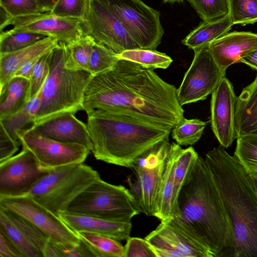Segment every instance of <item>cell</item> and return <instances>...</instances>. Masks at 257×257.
Masks as SVG:
<instances>
[{
    "instance_id": "7bdbcfd3",
    "label": "cell",
    "mask_w": 257,
    "mask_h": 257,
    "mask_svg": "<svg viewBox=\"0 0 257 257\" xmlns=\"http://www.w3.org/2000/svg\"><path fill=\"white\" fill-rule=\"evenodd\" d=\"M53 242L57 257H94L88 246L81 239L78 244Z\"/></svg>"
},
{
    "instance_id": "f546056e",
    "label": "cell",
    "mask_w": 257,
    "mask_h": 257,
    "mask_svg": "<svg viewBox=\"0 0 257 257\" xmlns=\"http://www.w3.org/2000/svg\"><path fill=\"white\" fill-rule=\"evenodd\" d=\"M234 157L247 174L257 175V134H247L236 138Z\"/></svg>"
},
{
    "instance_id": "ffe728a7",
    "label": "cell",
    "mask_w": 257,
    "mask_h": 257,
    "mask_svg": "<svg viewBox=\"0 0 257 257\" xmlns=\"http://www.w3.org/2000/svg\"><path fill=\"white\" fill-rule=\"evenodd\" d=\"M32 126L43 136L60 142L79 144L91 151L92 144L87 124L77 119L74 113H63Z\"/></svg>"
},
{
    "instance_id": "d590c367",
    "label": "cell",
    "mask_w": 257,
    "mask_h": 257,
    "mask_svg": "<svg viewBox=\"0 0 257 257\" xmlns=\"http://www.w3.org/2000/svg\"><path fill=\"white\" fill-rule=\"evenodd\" d=\"M6 210L28 240L40 252L42 257H44L45 251L50 240L49 237L25 218L12 211Z\"/></svg>"
},
{
    "instance_id": "74e56055",
    "label": "cell",
    "mask_w": 257,
    "mask_h": 257,
    "mask_svg": "<svg viewBox=\"0 0 257 257\" xmlns=\"http://www.w3.org/2000/svg\"><path fill=\"white\" fill-rule=\"evenodd\" d=\"M203 21H209L228 14L227 0H188Z\"/></svg>"
},
{
    "instance_id": "b9f144b4",
    "label": "cell",
    "mask_w": 257,
    "mask_h": 257,
    "mask_svg": "<svg viewBox=\"0 0 257 257\" xmlns=\"http://www.w3.org/2000/svg\"><path fill=\"white\" fill-rule=\"evenodd\" d=\"M124 257H157L146 240L140 237H129L124 246Z\"/></svg>"
},
{
    "instance_id": "3957f363",
    "label": "cell",
    "mask_w": 257,
    "mask_h": 257,
    "mask_svg": "<svg viewBox=\"0 0 257 257\" xmlns=\"http://www.w3.org/2000/svg\"><path fill=\"white\" fill-rule=\"evenodd\" d=\"M230 223L229 257H257V193L249 175L221 146L204 159Z\"/></svg>"
},
{
    "instance_id": "e0dca14e",
    "label": "cell",
    "mask_w": 257,
    "mask_h": 257,
    "mask_svg": "<svg viewBox=\"0 0 257 257\" xmlns=\"http://www.w3.org/2000/svg\"><path fill=\"white\" fill-rule=\"evenodd\" d=\"M211 94V128L220 146L227 148L236 139L235 114L237 97L231 83L225 77Z\"/></svg>"
},
{
    "instance_id": "6da1fadb",
    "label": "cell",
    "mask_w": 257,
    "mask_h": 257,
    "mask_svg": "<svg viewBox=\"0 0 257 257\" xmlns=\"http://www.w3.org/2000/svg\"><path fill=\"white\" fill-rule=\"evenodd\" d=\"M177 90L153 69L119 59L112 68L92 76L83 110L125 113L173 128L184 117Z\"/></svg>"
},
{
    "instance_id": "9c48e42d",
    "label": "cell",
    "mask_w": 257,
    "mask_h": 257,
    "mask_svg": "<svg viewBox=\"0 0 257 257\" xmlns=\"http://www.w3.org/2000/svg\"><path fill=\"white\" fill-rule=\"evenodd\" d=\"M120 22L141 48L156 50L164 29L159 11L142 0H100Z\"/></svg>"
},
{
    "instance_id": "83f0119b",
    "label": "cell",
    "mask_w": 257,
    "mask_h": 257,
    "mask_svg": "<svg viewBox=\"0 0 257 257\" xmlns=\"http://www.w3.org/2000/svg\"><path fill=\"white\" fill-rule=\"evenodd\" d=\"M119 59H123L138 64L149 69H166L173 60L164 53L156 50L135 48L125 50L117 54Z\"/></svg>"
},
{
    "instance_id": "ba28073f",
    "label": "cell",
    "mask_w": 257,
    "mask_h": 257,
    "mask_svg": "<svg viewBox=\"0 0 257 257\" xmlns=\"http://www.w3.org/2000/svg\"><path fill=\"white\" fill-rule=\"evenodd\" d=\"M171 144L166 139L143 154L130 168L134 178L127 182L142 213L154 216Z\"/></svg>"
},
{
    "instance_id": "4dcf8cb0",
    "label": "cell",
    "mask_w": 257,
    "mask_h": 257,
    "mask_svg": "<svg viewBox=\"0 0 257 257\" xmlns=\"http://www.w3.org/2000/svg\"><path fill=\"white\" fill-rule=\"evenodd\" d=\"M198 157V154L192 147L186 149H182L180 147L177 152L174 172V211L182 187L192 166Z\"/></svg>"
},
{
    "instance_id": "cb8c5ba5",
    "label": "cell",
    "mask_w": 257,
    "mask_h": 257,
    "mask_svg": "<svg viewBox=\"0 0 257 257\" xmlns=\"http://www.w3.org/2000/svg\"><path fill=\"white\" fill-rule=\"evenodd\" d=\"M30 80L14 77L1 87L0 119L17 112L30 99Z\"/></svg>"
},
{
    "instance_id": "681fc988",
    "label": "cell",
    "mask_w": 257,
    "mask_h": 257,
    "mask_svg": "<svg viewBox=\"0 0 257 257\" xmlns=\"http://www.w3.org/2000/svg\"><path fill=\"white\" fill-rule=\"evenodd\" d=\"M13 17L2 7L0 6V32L9 25L11 19Z\"/></svg>"
},
{
    "instance_id": "9a60e30c",
    "label": "cell",
    "mask_w": 257,
    "mask_h": 257,
    "mask_svg": "<svg viewBox=\"0 0 257 257\" xmlns=\"http://www.w3.org/2000/svg\"><path fill=\"white\" fill-rule=\"evenodd\" d=\"M81 20L60 17L50 13H39L12 18L9 26H12V29L15 30L41 34L70 45L85 36Z\"/></svg>"
},
{
    "instance_id": "603a6c76",
    "label": "cell",
    "mask_w": 257,
    "mask_h": 257,
    "mask_svg": "<svg viewBox=\"0 0 257 257\" xmlns=\"http://www.w3.org/2000/svg\"><path fill=\"white\" fill-rule=\"evenodd\" d=\"M180 147L177 143H171L167 160L154 215L161 222L169 220L173 215L174 172L177 153Z\"/></svg>"
},
{
    "instance_id": "7a4b0ae2",
    "label": "cell",
    "mask_w": 257,
    "mask_h": 257,
    "mask_svg": "<svg viewBox=\"0 0 257 257\" xmlns=\"http://www.w3.org/2000/svg\"><path fill=\"white\" fill-rule=\"evenodd\" d=\"M169 222L209 248L229 257L231 229L219 192L204 159L199 156L179 194Z\"/></svg>"
},
{
    "instance_id": "816d5d0a",
    "label": "cell",
    "mask_w": 257,
    "mask_h": 257,
    "mask_svg": "<svg viewBox=\"0 0 257 257\" xmlns=\"http://www.w3.org/2000/svg\"><path fill=\"white\" fill-rule=\"evenodd\" d=\"M185 0H163L164 3H174L176 2H181ZM188 1V0H187Z\"/></svg>"
},
{
    "instance_id": "4316f807",
    "label": "cell",
    "mask_w": 257,
    "mask_h": 257,
    "mask_svg": "<svg viewBox=\"0 0 257 257\" xmlns=\"http://www.w3.org/2000/svg\"><path fill=\"white\" fill-rule=\"evenodd\" d=\"M94 43L91 37L85 35L71 44H66L65 68L89 72V60Z\"/></svg>"
},
{
    "instance_id": "ac0fdd59",
    "label": "cell",
    "mask_w": 257,
    "mask_h": 257,
    "mask_svg": "<svg viewBox=\"0 0 257 257\" xmlns=\"http://www.w3.org/2000/svg\"><path fill=\"white\" fill-rule=\"evenodd\" d=\"M209 49L221 71L257 49V34L250 32H228L209 44Z\"/></svg>"
},
{
    "instance_id": "f1b7e54d",
    "label": "cell",
    "mask_w": 257,
    "mask_h": 257,
    "mask_svg": "<svg viewBox=\"0 0 257 257\" xmlns=\"http://www.w3.org/2000/svg\"><path fill=\"white\" fill-rule=\"evenodd\" d=\"M78 235L87 244L94 257H124V246L119 240L87 232H79Z\"/></svg>"
},
{
    "instance_id": "52a82bcc",
    "label": "cell",
    "mask_w": 257,
    "mask_h": 257,
    "mask_svg": "<svg viewBox=\"0 0 257 257\" xmlns=\"http://www.w3.org/2000/svg\"><path fill=\"white\" fill-rule=\"evenodd\" d=\"M66 210L122 222H131L141 213L130 190L108 183L100 177L81 192Z\"/></svg>"
},
{
    "instance_id": "4fadbf2b",
    "label": "cell",
    "mask_w": 257,
    "mask_h": 257,
    "mask_svg": "<svg viewBox=\"0 0 257 257\" xmlns=\"http://www.w3.org/2000/svg\"><path fill=\"white\" fill-rule=\"evenodd\" d=\"M0 207L25 218L58 243L78 244L81 239L56 214L36 201L30 194L0 196Z\"/></svg>"
},
{
    "instance_id": "f6af8a7d",
    "label": "cell",
    "mask_w": 257,
    "mask_h": 257,
    "mask_svg": "<svg viewBox=\"0 0 257 257\" xmlns=\"http://www.w3.org/2000/svg\"><path fill=\"white\" fill-rule=\"evenodd\" d=\"M0 257H26L19 246L1 229Z\"/></svg>"
},
{
    "instance_id": "44dd1931",
    "label": "cell",
    "mask_w": 257,
    "mask_h": 257,
    "mask_svg": "<svg viewBox=\"0 0 257 257\" xmlns=\"http://www.w3.org/2000/svg\"><path fill=\"white\" fill-rule=\"evenodd\" d=\"M59 41L52 37H46L27 48L6 53H0V86L7 84L21 65L27 61L53 50L59 45Z\"/></svg>"
},
{
    "instance_id": "8fae6325",
    "label": "cell",
    "mask_w": 257,
    "mask_h": 257,
    "mask_svg": "<svg viewBox=\"0 0 257 257\" xmlns=\"http://www.w3.org/2000/svg\"><path fill=\"white\" fill-rule=\"evenodd\" d=\"M23 148L31 151L44 169L82 163L90 153L86 147L77 143L58 141L42 135L33 126L17 132Z\"/></svg>"
},
{
    "instance_id": "7c38bea8",
    "label": "cell",
    "mask_w": 257,
    "mask_h": 257,
    "mask_svg": "<svg viewBox=\"0 0 257 257\" xmlns=\"http://www.w3.org/2000/svg\"><path fill=\"white\" fill-rule=\"evenodd\" d=\"M81 26L84 35L104 45L116 54L140 48L120 22L100 0H88Z\"/></svg>"
},
{
    "instance_id": "7dc6e473",
    "label": "cell",
    "mask_w": 257,
    "mask_h": 257,
    "mask_svg": "<svg viewBox=\"0 0 257 257\" xmlns=\"http://www.w3.org/2000/svg\"><path fill=\"white\" fill-rule=\"evenodd\" d=\"M40 13H49L59 0H36Z\"/></svg>"
},
{
    "instance_id": "60d3db41",
    "label": "cell",
    "mask_w": 257,
    "mask_h": 257,
    "mask_svg": "<svg viewBox=\"0 0 257 257\" xmlns=\"http://www.w3.org/2000/svg\"><path fill=\"white\" fill-rule=\"evenodd\" d=\"M0 6L13 18L40 13L36 0H0Z\"/></svg>"
},
{
    "instance_id": "d6986e66",
    "label": "cell",
    "mask_w": 257,
    "mask_h": 257,
    "mask_svg": "<svg viewBox=\"0 0 257 257\" xmlns=\"http://www.w3.org/2000/svg\"><path fill=\"white\" fill-rule=\"evenodd\" d=\"M57 215L77 234L79 232H87L120 241L126 240L130 237L132 228L131 222L108 220L68 210L60 211Z\"/></svg>"
},
{
    "instance_id": "836d02e7",
    "label": "cell",
    "mask_w": 257,
    "mask_h": 257,
    "mask_svg": "<svg viewBox=\"0 0 257 257\" xmlns=\"http://www.w3.org/2000/svg\"><path fill=\"white\" fill-rule=\"evenodd\" d=\"M0 229L19 246L26 257H42L40 252L28 240L24 233L9 216L7 211L0 207Z\"/></svg>"
},
{
    "instance_id": "bcb514c9",
    "label": "cell",
    "mask_w": 257,
    "mask_h": 257,
    "mask_svg": "<svg viewBox=\"0 0 257 257\" xmlns=\"http://www.w3.org/2000/svg\"><path fill=\"white\" fill-rule=\"evenodd\" d=\"M41 57L35 58L25 62L17 71L14 77H22L31 80L34 66Z\"/></svg>"
},
{
    "instance_id": "e575fe53",
    "label": "cell",
    "mask_w": 257,
    "mask_h": 257,
    "mask_svg": "<svg viewBox=\"0 0 257 257\" xmlns=\"http://www.w3.org/2000/svg\"><path fill=\"white\" fill-rule=\"evenodd\" d=\"M228 15L233 25L245 26L257 22L255 0H227Z\"/></svg>"
},
{
    "instance_id": "f35d334b",
    "label": "cell",
    "mask_w": 257,
    "mask_h": 257,
    "mask_svg": "<svg viewBox=\"0 0 257 257\" xmlns=\"http://www.w3.org/2000/svg\"><path fill=\"white\" fill-rule=\"evenodd\" d=\"M88 0H59L50 14L63 18L82 20L86 14Z\"/></svg>"
},
{
    "instance_id": "8992f818",
    "label": "cell",
    "mask_w": 257,
    "mask_h": 257,
    "mask_svg": "<svg viewBox=\"0 0 257 257\" xmlns=\"http://www.w3.org/2000/svg\"><path fill=\"white\" fill-rule=\"evenodd\" d=\"M100 177L96 170L83 163L59 167L49 170L29 194L57 215L66 210L81 192Z\"/></svg>"
},
{
    "instance_id": "d4e9b609",
    "label": "cell",
    "mask_w": 257,
    "mask_h": 257,
    "mask_svg": "<svg viewBox=\"0 0 257 257\" xmlns=\"http://www.w3.org/2000/svg\"><path fill=\"white\" fill-rule=\"evenodd\" d=\"M233 25L228 14L219 18L203 21L182 40L183 44L193 50L209 44L228 33Z\"/></svg>"
},
{
    "instance_id": "277c9868",
    "label": "cell",
    "mask_w": 257,
    "mask_h": 257,
    "mask_svg": "<svg viewBox=\"0 0 257 257\" xmlns=\"http://www.w3.org/2000/svg\"><path fill=\"white\" fill-rule=\"evenodd\" d=\"M87 125L95 158L131 168L158 143L169 139L172 128L127 113L96 109L87 114Z\"/></svg>"
},
{
    "instance_id": "30bf717a",
    "label": "cell",
    "mask_w": 257,
    "mask_h": 257,
    "mask_svg": "<svg viewBox=\"0 0 257 257\" xmlns=\"http://www.w3.org/2000/svg\"><path fill=\"white\" fill-rule=\"evenodd\" d=\"M194 51L192 63L177 90L182 106L205 99L225 75L213 57L209 44Z\"/></svg>"
},
{
    "instance_id": "484cf974",
    "label": "cell",
    "mask_w": 257,
    "mask_h": 257,
    "mask_svg": "<svg viewBox=\"0 0 257 257\" xmlns=\"http://www.w3.org/2000/svg\"><path fill=\"white\" fill-rule=\"evenodd\" d=\"M41 97L40 91L31 98L26 105L17 112L0 119L8 133L16 141L21 143L17 135L18 132L26 128L30 123L34 122L40 107Z\"/></svg>"
},
{
    "instance_id": "d6a6232c",
    "label": "cell",
    "mask_w": 257,
    "mask_h": 257,
    "mask_svg": "<svg viewBox=\"0 0 257 257\" xmlns=\"http://www.w3.org/2000/svg\"><path fill=\"white\" fill-rule=\"evenodd\" d=\"M206 125L200 119L184 117L172 128V137L180 146L193 145L200 140Z\"/></svg>"
},
{
    "instance_id": "ab89813d",
    "label": "cell",
    "mask_w": 257,
    "mask_h": 257,
    "mask_svg": "<svg viewBox=\"0 0 257 257\" xmlns=\"http://www.w3.org/2000/svg\"><path fill=\"white\" fill-rule=\"evenodd\" d=\"M52 51L41 56L34 66L30 80V99L40 91L47 78L49 71L50 59Z\"/></svg>"
},
{
    "instance_id": "2e32d148",
    "label": "cell",
    "mask_w": 257,
    "mask_h": 257,
    "mask_svg": "<svg viewBox=\"0 0 257 257\" xmlns=\"http://www.w3.org/2000/svg\"><path fill=\"white\" fill-rule=\"evenodd\" d=\"M145 239L157 257H214L209 248L169 222H161Z\"/></svg>"
},
{
    "instance_id": "5bb4252c",
    "label": "cell",
    "mask_w": 257,
    "mask_h": 257,
    "mask_svg": "<svg viewBox=\"0 0 257 257\" xmlns=\"http://www.w3.org/2000/svg\"><path fill=\"white\" fill-rule=\"evenodd\" d=\"M49 170L41 167L33 153L27 149L0 162V196L28 194Z\"/></svg>"
},
{
    "instance_id": "7402d4cb",
    "label": "cell",
    "mask_w": 257,
    "mask_h": 257,
    "mask_svg": "<svg viewBox=\"0 0 257 257\" xmlns=\"http://www.w3.org/2000/svg\"><path fill=\"white\" fill-rule=\"evenodd\" d=\"M235 131L236 138L247 134H257V76L237 97Z\"/></svg>"
},
{
    "instance_id": "1f68e13d",
    "label": "cell",
    "mask_w": 257,
    "mask_h": 257,
    "mask_svg": "<svg viewBox=\"0 0 257 257\" xmlns=\"http://www.w3.org/2000/svg\"><path fill=\"white\" fill-rule=\"evenodd\" d=\"M46 37L39 33L13 29L3 31L0 32V53L12 52L27 48Z\"/></svg>"
},
{
    "instance_id": "f907efd6",
    "label": "cell",
    "mask_w": 257,
    "mask_h": 257,
    "mask_svg": "<svg viewBox=\"0 0 257 257\" xmlns=\"http://www.w3.org/2000/svg\"><path fill=\"white\" fill-rule=\"evenodd\" d=\"M249 177L253 184L255 191L257 193V175H249Z\"/></svg>"
},
{
    "instance_id": "c3c4849f",
    "label": "cell",
    "mask_w": 257,
    "mask_h": 257,
    "mask_svg": "<svg viewBox=\"0 0 257 257\" xmlns=\"http://www.w3.org/2000/svg\"><path fill=\"white\" fill-rule=\"evenodd\" d=\"M239 63H244L257 70V49L241 59Z\"/></svg>"
},
{
    "instance_id": "ee69618b",
    "label": "cell",
    "mask_w": 257,
    "mask_h": 257,
    "mask_svg": "<svg viewBox=\"0 0 257 257\" xmlns=\"http://www.w3.org/2000/svg\"><path fill=\"white\" fill-rule=\"evenodd\" d=\"M0 126V162L12 156L21 144L14 140L3 125Z\"/></svg>"
},
{
    "instance_id": "f5cc1de1",
    "label": "cell",
    "mask_w": 257,
    "mask_h": 257,
    "mask_svg": "<svg viewBox=\"0 0 257 257\" xmlns=\"http://www.w3.org/2000/svg\"><path fill=\"white\" fill-rule=\"evenodd\" d=\"M257 2V0H255Z\"/></svg>"
},
{
    "instance_id": "8d00e7d4",
    "label": "cell",
    "mask_w": 257,
    "mask_h": 257,
    "mask_svg": "<svg viewBox=\"0 0 257 257\" xmlns=\"http://www.w3.org/2000/svg\"><path fill=\"white\" fill-rule=\"evenodd\" d=\"M119 60L117 54L101 43L95 42L89 60V72L95 75L112 68Z\"/></svg>"
},
{
    "instance_id": "5b68a950",
    "label": "cell",
    "mask_w": 257,
    "mask_h": 257,
    "mask_svg": "<svg viewBox=\"0 0 257 257\" xmlns=\"http://www.w3.org/2000/svg\"><path fill=\"white\" fill-rule=\"evenodd\" d=\"M65 58L66 44L59 42L51 52L49 71L40 91V105L32 125L63 113L83 110L85 91L92 75L66 69Z\"/></svg>"
}]
</instances>
